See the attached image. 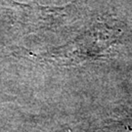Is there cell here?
Returning a JSON list of instances; mask_svg holds the SVG:
<instances>
[{"instance_id": "1", "label": "cell", "mask_w": 132, "mask_h": 132, "mask_svg": "<svg viewBox=\"0 0 132 132\" xmlns=\"http://www.w3.org/2000/svg\"><path fill=\"white\" fill-rule=\"evenodd\" d=\"M114 35L107 27H96L81 34L72 42L48 53L49 58L68 60L73 63L97 58L113 42Z\"/></svg>"}, {"instance_id": "2", "label": "cell", "mask_w": 132, "mask_h": 132, "mask_svg": "<svg viewBox=\"0 0 132 132\" xmlns=\"http://www.w3.org/2000/svg\"><path fill=\"white\" fill-rule=\"evenodd\" d=\"M24 24L32 30H51L76 18L77 2L64 6H44L37 3L19 4Z\"/></svg>"}, {"instance_id": "3", "label": "cell", "mask_w": 132, "mask_h": 132, "mask_svg": "<svg viewBox=\"0 0 132 132\" xmlns=\"http://www.w3.org/2000/svg\"><path fill=\"white\" fill-rule=\"evenodd\" d=\"M106 132H132V124L130 122L118 121L105 128Z\"/></svg>"}]
</instances>
